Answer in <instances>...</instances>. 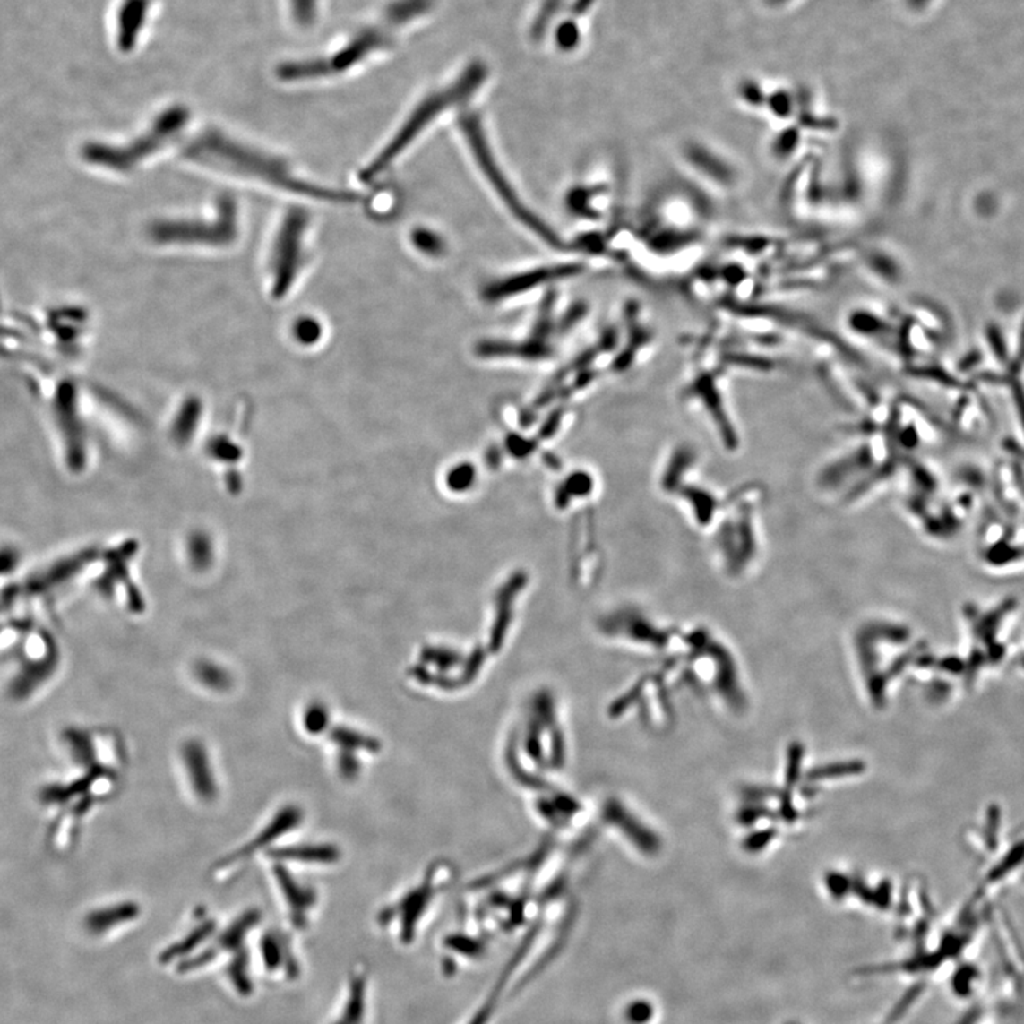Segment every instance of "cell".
I'll list each match as a JSON object with an SVG mask.
<instances>
[{"mask_svg": "<svg viewBox=\"0 0 1024 1024\" xmlns=\"http://www.w3.org/2000/svg\"><path fill=\"white\" fill-rule=\"evenodd\" d=\"M184 156L200 166L261 181L278 190L312 200L326 202H352L356 200L355 193L335 190L305 180L294 173L285 159L237 142L218 130H208L198 135L186 145Z\"/></svg>", "mask_w": 1024, "mask_h": 1024, "instance_id": "obj_1", "label": "cell"}, {"mask_svg": "<svg viewBox=\"0 0 1024 1024\" xmlns=\"http://www.w3.org/2000/svg\"><path fill=\"white\" fill-rule=\"evenodd\" d=\"M147 235L156 245L225 248L238 239V204L232 195H221L218 198L212 218L157 219L149 225Z\"/></svg>", "mask_w": 1024, "mask_h": 1024, "instance_id": "obj_2", "label": "cell"}, {"mask_svg": "<svg viewBox=\"0 0 1024 1024\" xmlns=\"http://www.w3.org/2000/svg\"><path fill=\"white\" fill-rule=\"evenodd\" d=\"M186 121L188 111L185 108H169L156 118L150 130L132 142L121 147L97 145L89 150V157L100 166L127 173L150 157L156 156L157 152L173 142L183 132Z\"/></svg>", "mask_w": 1024, "mask_h": 1024, "instance_id": "obj_3", "label": "cell"}, {"mask_svg": "<svg viewBox=\"0 0 1024 1024\" xmlns=\"http://www.w3.org/2000/svg\"><path fill=\"white\" fill-rule=\"evenodd\" d=\"M309 214L304 208H290L283 215L273 239L270 258V288L273 299H283L295 287L305 265V235Z\"/></svg>", "mask_w": 1024, "mask_h": 1024, "instance_id": "obj_4", "label": "cell"}, {"mask_svg": "<svg viewBox=\"0 0 1024 1024\" xmlns=\"http://www.w3.org/2000/svg\"><path fill=\"white\" fill-rule=\"evenodd\" d=\"M469 134L477 161L479 162V166L484 169L486 178L493 184L494 190L497 191L500 197H503V202L507 204V207L517 215V218H520L522 222H525L528 227L531 228L532 231L537 232L541 238H544V241L549 242V244H556L554 232L549 231L548 228H546V225L538 221L529 211L525 210L521 201L515 197L514 190H511V186L508 185L507 181L503 178V173L498 171L497 164L494 162L491 151L486 150L483 135L479 134V132L477 133V128L474 132H469Z\"/></svg>", "mask_w": 1024, "mask_h": 1024, "instance_id": "obj_5", "label": "cell"}, {"mask_svg": "<svg viewBox=\"0 0 1024 1024\" xmlns=\"http://www.w3.org/2000/svg\"><path fill=\"white\" fill-rule=\"evenodd\" d=\"M181 755L186 777L195 796L204 803L214 801L218 794L217 781L204 744L198 740H190L183 745Z\"/></svg>", "mask_w": 1024, "mask_h": 1024, "instance_id": "obj_6", "label": "cell"}, {"mask_svg": "<svg viewBox=\"0 0 1024 1024\" xmlns=\"http://www.w3.org/2000/svg\"><path fill=\"white\" fill-rule=\"evenodd\" d=\"M302 818L304 815H302L299 807H295V805L283 807L272 818L270 824L263 828L261 834L256 835L255 839H252L244 848L235 852L234 856L222 861L219 868H234V866H238V864H245L252 856H255L258 849L266 848L268 845L272 844V841L280 839L283 835L288 834L290 830L297 828L302 822Z\"/></svg>", "mask_w": 1024, "mask_h": 1024, "instance_id": "obj_7", "label": "cell"}, {"mask_svg": "<svg viewBox=\"0 0 1024 1024\" xmlns=\"http://www.w3.org/2000/svg\"><path fill=\"white\" fill-rule=\"evenodd\" d=\"M572 272H578V268L575 266H555V268H544V270L532 271V272L525 273L524 276H514V278H507L503 282H497L493 287H488L486 289V297L488 299H501V297H507L508 295L517 294L522 290L529 289V288L537 287V283L544 282V280H552L555 278H563V276L572 275Z\"/></svg>", "mask_w": 1024, "mask_h": 1024, "instance_id": "obj_8", "label": "cell"}, {"mask_svg": "<svg viewBox=\"0 0 1024 1024\" xmlns=\"http://www.w3.org/2000/svg\"><path fill=\"white\" fill-rule=\"evenodd\" d=\"M275 875L278 885L287 898L292 914L295 915V921H300L309 908L314 905V893L307 888L300 887L299 883L294 880V876L290 875L288 869L283 868V866H276Z\"/></svg>", "mask_w": 1024, "mask_h": 1024, "instance_id": "obj_9", "label": "cell"}, {"mask_svg": "<svg viewBox=\"0 0 1024 1024\" xmlns=\"http://www.w3.org/2000/svg\"><path fill=\"white\" fill-rule=\"evenodd\" d=\"M273 858L297 863L331 864L339 859V849L335 845H297L287 848L275 849L271 854Z\"/></svg>", "mask_w": 1024, "mask_h": 1024, "instance_id": "obj_10", "label": "cell"}, {"mask_svg": "<svg viewBox=\"0 0 1024 1024\" xmlns=\"http://www.w3.org/2000/svg\"><path fill=\"white\" fill-rule=\"evenodd\" d=\"M23 565V551L12 542L0 544V582L11 581Z\"/></svg>", "mask_w": 1024, "mask_h": 1024, "instance_id": "obj_11", "label": "cell"}, {"mask_svg": "<svg viewBox=\"0 0 1024 1024\" xmlns=\"http://www.w3.org/2000/svg\"><path fill=\"white\" fill-rule=\"evenodd\" d=\"M305 730L311 735H319L329 726V711L322 703L309 704L304 713Z\"/></svg>", "mask_w": 1024, "mask_h": 1024, "instance_id": "obj_12", "label": "cell"}, {"mask_svg": "<svg viewBox=\"0 0 1024 1024\" xmlns=\"http://www.w3.org/2000/svg\"><path fill=\"white\" fill-rule=\"evenodd\" d=\"M1024 548L1019 546H1011L1006 542H999L996 546L987 551L986 559L992 565L1001 566L1007 565V564L1016 563L1019 559L1023 558Z\"/></svg>", "mask_w": 1024, "mask_h": 1024, "instance_id": "obj_13", "label": "cell"}, {"mask_svg": "<svg viewBox=\"0 0 1024 1024\" xmlns=\"http://www.w3.org/2000/svg\"><path fill=\"white\" fill-rule=\"evenodd\" d=\"M292 331L297 340L312 343L321 336L322 326L316 319L299 318V321L295 322Z\"/></svg>", "mask_w": 1024, "mask_h": 1024, "instance_id": "obj_14", "label": "cell"}, {"mask_svg": "<svg viewBox=\"0 0 1024 1024\" xmlns=\"http://www.w3.org/2000/svg\"><path fill=\"white\" fill-rule=\"evenodd\" d=\"M198 676H200L201 682L204 683L205 686L212 690L228 689L229 683H231V680H229V677H228L225 673L219 672V670L208 669V667H202Z\"/></svg>", "mask_w": 1024, "mask_h": 1024, "instance_id": "obj_15", "label": "cell"}, {"mask_svg": "<svg viewBox=\"0 0 1024 1024\" xmlns=\"http://www.w3.org/2000/svg\"><path fill=\"white\" fill-rule=\"evenodd\" d=\"M1014 607H1016V600H1006L1001 607H996L992 614L987 615L986 617H983L982 622H980V629H982L983 632L994 631V629H996L997 624L1001 622V619H1003L1004 615L1009 614Z\"/></svg>", "mask_w": 1024, "mask_h": 1024, "instance_id": "obj_16", "label": "cell"}, {"mask_svg": "<svg viewBox=\"0 0 1024 1024\" xmlns=\"http://www.w3.org/2000/svg\"><path fill=\"white\" fill-rule=\"evenodd\" d=\"M987 335H989L990 345H992V348H994V353H996L997 357H999V359H1001V360H1006V357H1007L1006 346H1004L1003 338H1002V333H1001V331H999V329H997V328L989 329V331H987Z\"/></svg>", "mask_w": 1024, "mask_h": 1024, "instance_id": "obj_17", "label": "cell"}, {"mask_svg": "<svg viewBox=\"0 0 1024 1024\" xmlns=\"http://www.w3.org/2000/svg\"><path fill=\"white\" fill-rule=\"evenodd\" d=\"M1013 397L1016 408H1018L1019 417H1020L1021 426L1024 428V389L1020 383H1013Z\"/></svg>", "mask_w": 1024, "mask_h": 1024, "instance_id": "obj_18", "label": "cell"}]
</instances>
